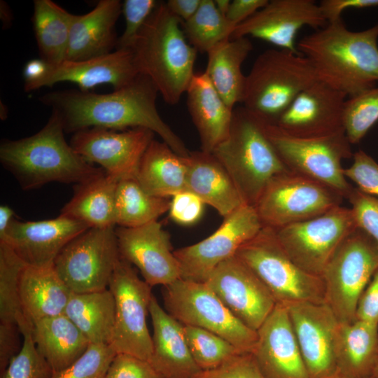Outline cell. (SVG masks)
I'll use <instances>...</instances> for the list:
<instances>
[{"label": "cell", "mask_w": 378, "mask_h": 378, "mask_svg": "<svg viewBox=\"0 0 378 378\" xmlns=\"http://www.w3.org/2000/svg\"><path fill=\"white\" fill-rule=\"evenodd\" d=\"M148 313L153 325V349L149 363L161 378H195L202 370L193 359L183 325L152 296Z\"/></svg>", "instance_id": "cell-25"}, {"label": "cell", "mask_w": 378, "mask_h": 378, "mask_svg": "<svg viewBox=\"0 0 378 378\" xmlns=\"http://www.w3.org/2000/svg\"><path fill=\"white\" fill-rule=\"evenodd\" d=\"M372 378H378V367L377 368L376 370L374 371Z\"/></svg>", "instance_id": "cell-59"}, {"label": "cell", "mask_w": 378, "mask_h": 378, "mask_svg": "<svg viewBox=\"0 0 378 378\" xmlns=\"http://www.w3.org/2000/svg\"><path fill=\"white\" fill-rule=\"evenodd\" d=\"M151 288L139 277L132 265L120 257L108 288L115 301V325L110 346L116 354H127L149 361L153 344L146 315L153 296Z\"/></svg>", "instance_id": "cell-13"}, {"label": "cell", "mask_w": 378, "mask_h": 378, "mask_svg": "<svg viewBox=\"0 0 378 378\" xmlns=\"http://www.w3.org/2000/svg\"><path fill=\"white\" fill-rule=\"evenodd\" d=\"M262 224L253 206L244 204L224 218L210 236L194 244L174 251L181 279L204 283L222 262L254 237Z\"/></svg>", "instance_id": "cell-15"}, {"label": "cell", "mask_w": 378, "mask_h": 378, "mask_svg": "<svg viewBox=\"0 0 378 378\" xmlns=\"http://www.w3.org/2000/svg\"><path fill=\"white\" fill-rule=\"evenodd\" d=\"M88 228L85 223L60 214L38 221L14 219L0 242L8 245L28 265L50 266L72 239Z\"/></svg>", "instance_id": "cell-23"}, {"label": "cell", "mask_w": 378, "mask_h": 378, "mask_svg": "<svg viewBox=\"0 0 378 378\" xmlns=\"http://www.w3.org/2000/svg\"><path fill=\"white\" fill-rule=\"evenodd\" d=\"M204 204L198 196L190 191L178 192L170 200L169 216L180 225L194 224L201 218Z\"/></svg>", "instance_id": "cell-49"}, {"label": "cell", "mask_w": 378, "mask_h": 378, "mask_svg": "<svg viewBox=\"0 0 378 378\" xmlns=\"http://www.w3.org/2000/svg\"><path fill=\"white\" fill-rule=\"evenodd\" d=\"M353 159L352 164L344 169V175L363 192L378 197V163L361 150L353 154Z\"/></svg>", "instance_id": "cell-45"}, {"label": "cell", "mask_w": 378, "mask_h": 378, "mask_svg": "<svg viewBox=\"0 0 378 378\" xmlns=\"http://www.w3.org/2000/svg\"><path fill=\"white\" fill-rule=\"evenodd\" d=\"M168 198L153 196L146 192L134 178L118 183L115 193V224L135 227L158 220L169 211Z\"/></svg>", "instance_id": "cell-37"}, {"label": "cell", "mask_w": 378, "mask_h": 378, "mask_svg": "<svg viewBox=\"0 0 378 378\" xmlns=\"http://www.w3.org/2000/svg\"><path fill=\"white\" fill-rule=\"evenodd\" d=\"M27 264L0 242V323L18 325L25 320L20 300L21 273Z\"/></svg>", "instance_id": "cell-39"}, {"label": "cell", "mask_w": 378, "mask_h": 378, "mask_svg": "<svg viewBox=\"0 0 378 378\" xmlns=\"http://www.w3.org/2000/svg\"><path fill=\"white\" fill-rule=\"evenodd\" d=\"M235 255L261 280L276 304L325 303L321 277L303 270L288 257L274 229L262 227Z\"/></svg>", "instance_id": "cell-7"}, {"label": "cell", "mask_w": 378, "mask_h": 378, "mask_svg": "<svg viewBox=\"0 0 378 378\" xmlns=\"http://www.w3.org/2000/svg\"><path fill=\"white\" fill-rule=\"evenodd\" d=\"M20 334L18 325L0 323V374L22 347L19 344Z\"/></svg>", "instance_id": "cell-51"}, {"label": "cell", "mask_w": 378, "mask_h": 378, "mask_svg": "<svg viewBox=\"0 0 378 378\" xmlns=\"http://www.w3.org/2000/svg\"><path fill=\"white\" fill-rule=\"evenodd\" d=\"M186 93L201 150L211 153L230 133L233 109L225 103L204 71L194 74Z\"/></svg>", "instance_id": "cell-27"}, {"label": "cell", "mask_w": 378, "mask_h": 378, "mask_svg": "<svg viewBox=\"0 0 378 378\" xmlns=\"http://www.w3.org/2000/svg\"><path fill=\"white\" fill-rule=\"evenodd\" d=\"M64 314L91 344L110 346L115 325V301L108 288L72 292Z\"/></svg>", "instance_id": "cell-35"}, {"label": "cell", "mask_w": 378, "mask_h": 378, "mask_svg": "<svg viewBox=\"0 0 378 378\" xmlns=\"http://www.w3.org/2000/svg\"><path fill=\"white\" fill-rule=\"evenodd\" d=\"M356 228L352 209L340 205L316 217L274 230L288 257L303 270L321 276L335 251Z\"/></svg>", "instance_id": "cell-12"}, {"label": "cell", "mask_w": 378, "mask_h": 378, "mask_svg": "<svg viewBox=\"0 0 378 378\" xmlns=\"http://www.w3.org/2000/svg\"><path fill=\"white\" fill-rule=\"evenodd\" d=\"M257 334L251 354L266 378H309L286 306L276 304Z\"/></svg>", "instance_id": "cell-24"}, {"label": "cell", "mask_w": 378, "mask_h": 378, "mask_svg": "<svg viewBox=\"0 0 378 378\" xmlns=\"http://www.w3.org/2000/svg\"><path fill=\"white\" fill-rule=\"evenodd\" d=\"M71 293L54 265H26L21 273V309L25 320L32 326L39 320L64 314Z\"/></svg>", "instance_id": "cell-29"}, {"label": "cell", "mask_w": 378, "mask_h": 378, "mask_svg": "<svg viewBox=\"0 0 378 378\" xmlns=\"http://www.w3.org/2000/svg\"><path fill=\"white\" fill-rule=\"evenodd\" d=\"M1 19L4 25H8L11 21V13L7 4L1 1Z\"/></svg>", "instance_id": "cell-56"}, {"label": "cell", "mask_w": 378, "mask_h": 378, "mask_svg": "<svg viewBox=\"0 0 378 378\" xmlns=\"http://www.w3.org/2000/svg\"><path fill=\"white\" fill-rule=\"evenodd\" d=\"M122 7L118 0H100L90 12L72 14L65 60H85L112 52L118 39L115 27Z\"/></svg>", "instance_id": "cell-26"}, {"label": "cell", "mask_w": 378, "mask_h": 378, "mask_svg": "<svg viewBox=\"0 0 378 378\" xmlns=\"http://www.w3.org/2000/svg\"><path fill=\"white\" fill-rule=\"evenodd\" d=\"M105 378V377H104Z\"/></svg>", "instance_id": "cell-60"}, {"label": "cell", "mask_w": 378, "mask_h": 378, "mask_svg": "<svg viewBox=\"0 0 378 378\" xmlns=\"http://www.w3.org/2000/svg\"><path fill=\"white\" fill-rule=\"evenodd\" d=\"M18 328L23 339L22 347L0 378H52L54 371L36 346L32 326L25 321Z\"/></svg>", "instance_id": "cell-42"}, {"label": "cell", "mask_w": 378, "mask_h": 378, "mask_svg": "<svg viewBox=\"0 0 378 378\" xmlns=\"http://www.w3.org/2000/svg\"><path fill=\"white\" fill-rule=\"evenodd\" d=\"M327 24L313 0H271L237 26L231 38L251 36L279 49L299 52L295 45L299 30L307 26L317 30Z\"/></svg>", "instance_id": "cell-18"}, {"label": "cell", "mask_w": 378, "mask_h": 378, "mask_svg": "<svg viewBox=\"0 0 378 378\" xmlns=\"http://www.w3.org/2000/svg\"><path fill=\"white\" fill-rule=\"evenodd\" d=\"M182 26L189 43L197 51L206 53L231 38L235 29L218 12L214 0H201L195 13Z\"/></svg>", "instance_id": "cell-38"}, {"label": "cell", "mask_w": 378, "mask_h": 378, "mask_svg": "<svg viewBox=\"0 0 378 378\" xmlns=\"http://www.w3.org/2000/svg\"><path fill=\"white\" fill-rule=\"evenodd\" d=\"M357 227L378 244V197L354 188L348 197Z\"/></svg>", "instance_id": "cell-46"}, {"label": "cell", "mask_w": 378, "mask_h": 378, "mask_svg": "<svg viewBox=\"0 0 378 378\" xmlns=\"http://www.w3.org/2000/svg\"><path fill=\"white\" fill-rule=\"evenodd\" d=\"M115 230L120 257L136 266L149 286H166L181 278L170 236L160 222Z\"/></svg>", "instance_id": "cell-19"}, {"label": "cell", "mask_w": 378, "mask_h": 378, "mask_svg": "<svg viewBox=\"0 0 378 378\" xmlns=\"http://www.w3.org/2000/svg\"><path fill=\"white\" fill-rule=\"evenodd\" d=\"M222 164L245 204L255 206L270 181L290 170L265 134L262 121L234 107L227 137L211 153Z\"/></svg>", "instance_id": "cell-5"}, {"label": "cell", "mask_w": 378, "mask_h": 378, "mask_svg": "<svg viewBox=\"0 0 378 378\" xmlns=\"http://www.w3.org/2000/svg\"><path fill=\"white\" fill-rule=\"evenodd\" d=\"M356 319L378 325V269L359 299Z\"/></svg>", "instance_id": "cell-50"}, {"label": "cell", "mask_w": 378, "mask_h": 378, "mask_svg": "<svg viewBox=\"0 0 378 378\" xmlns=\"http://www.w3.org/2000/svg\"><path fill=\"white\" fill-rule=\"evenodd\" d=\"M31 332L38 351L54 372L74 363L91 344L64 314L35 322Z\"/></svg>", "instance_id": "cell-32"}, {"label": "cell", "mask_w": 378, "mask_h": 378, "mask_svg": "<svg viewBox=\"0 0 378 378\" xmlns=\"http://www.w3.org/2000/svg\"><path fill=\"white\" fill-rule=\"evenodd\" d=\"M378 269V244L356 228L342 242L322 274L325 303L339 323L356 320L359 299Z\"/></svg>", "instance_id": "cell-8"}, {"label": "cell", "mask_w": 378, "mask_h": 378, "mask_svg": "<svg viewBox=\"0 0 378 378\" xmlns=\"http://www.w3.org/2000/svg\"><path fill=\"white\" fill-rule=\"evenodd\" d=\"M201 0H169L165 2L168 9L183 22L188 20L197 11Z\"/></svg>", "instance_id": "cell-54"}, {"label": "cell", "mask_w": 378, "mask_h": 378, "mask_svg": "<svg viewBox=\"0 0 378 378\" xmlns=\"http://www.w3.org/2000/svg\"><path fill=\"white\" fill-rule=\"evenodd\" d=\"M155 133L136 127L118 132L89 128L73 134L70 145L83 159L98 164L118 181L134 178L141 158Z\"/></svg>", "instance_id": "cell-16"}, {"label": "cell", "mask_w": 378, "mask_h": 378, "mask_svg": "<svg viewBox=\"0 0 378 378\" xmlns=\"http://www.w3.org/2000/svg\"><path fill=\"white\" fill-rule=\"evenodd\" d=\"M326 378H351V377H346V376H344V375H342L338 372H335V374H333L331 376H329V377H327Z\"/></svg>", "instance_id": "cell-58"}, {"label": "cell", "mask_w": 378, "mask_h": 378, "mask_svg": "<svg viewBox=\"0 0 378 378\" xmlns=\"http://www.w3.org/2000/svg\"><path fill=\"white\" fill-rule=\"evenodd\" d=\"M120 258L115 227H90L61 251L54 267L71 292H94L108 288Z\"/></svg>", "instance_id": "cell-14"}, {"label": "cell", "mask_w": 378, "mask_h": 378, "mask_svg": "<svg viewBox=\"0 0 378 378\" xmlns=\"http://www.w3.org/2000/svg\"><path fill=\"white\" fill-rule=\"evenodd\" d=\"M72 14L50 0H35L32 22L41 58L50 64L66 59Z\"/></svg>", "instance_id": "cell-36"}, {"label": "cell", "mask_w": 378, "mask_h": 378, "mask_svg": "<svg viewBox=\"0 0 378 378\" xmlns=\"http://www.w3.org/2000/svg\"><path fill=\"white\" fill-rule=\"evenodd\" d=\"M164 287L165 310L175 319L212 332L241 352L251 353L257 331L235 317L205 283L180 278Z\"/></svg>", "instance_id": "cell-10"}, {"label": "cell", "mask_w": 378, "mask_h": 378, "mask_svg": "<svg viewBox=\"0 0 378 378\" xmlns=\"http://www.w3.org/2000/svg\"><path fill=\"white\" fill-rule=\"evenodd\" d=\"M262 123L266 136L290 170L348 198L354 188L344 175L342 161L353 154L344 131L321 137H299L285 132L275 124Z\"/></svg>", "instance_id": "cell-9"}, {"label": "cell", "mask_w": 378, "mask_h": 378, "mask_svg": "<svg viewBox=\"0 0 378 378\" xmlns=\"http://www.w3.org/2000/svg\"><path fill=\"white\" fill-rule=\"evenodd\" d=\"M317 80L312 63L300 52L266 50L246 76L241 103L262 122L276 124L295 97Z\"/></svg>", "instance_id": "cell-6"}, {"label": "cell", "mask_w": 378, "mask_h": 378, "mask_svg": "<svg viewBox=\"0 0 378 378\" xmlns=\"http://www.w3.org/2000/svg\"><path fill=\"white\" fill-rule=\"evenodd\" d=\"M64 133L60 118L52 111L47 123L34 135L3 140L0 161L26 190L50 182L78 185L105 172L79 155Z\"/></svg>", "instance_id": "cell-3"}, {"label": "cell", "mask_w": 378, "mask_h": 378, "mask_svg": "<svg viewBox=\"0 0 378 378\" xmlns=\"http://www.w3.org/2000/svg\"><path fill=\"white\" fill-rule=\"evenodd\" d=\"M343 197L327 186L288 170L273 178L254 207L263 227H282L340 206Z\"/></svg>", "instance_id": "cell-11"}, {"label": "cell", "mask_w": 378, "mask_h": 378, "mask_svg": "<svg viewBox=\"0 0 378 378\" xmlns=\"http://www.w3.org/2000/svg\"><path fill=\"white\" fill-rule=\"evenodd\" d=\"M253 49L247 37L227 39L207 53L204 72L225 103L232 109L241 103L246 76L241 70L243 62Z\"/></svg>", "instance_id": "cell-33"}, {"label": "cell", "mask_w": 378, "mask_h": 378, "mask_svg": "<svg viewBox=\"0 0 378 378\" xmlns=\"http://www.w3.org/2000/svg\"><path fill=\"white\" fill-rule=\"evenodd\" d=\"M204 283L235 317L255 331L276 304L265 284L236 255L219 264Z\"/></svg>", "instance_id": "cell-17"}, {"label": "cell", "mask_w": 378, "mask_h": 378, "mask_svg": "<svg viewBox=\"0 0 378 378\" xmlns=\"http://www.w3.org/2000/svg\"><path fill=\"white\" fill-rule=\"evenodd\" d=\"M118 182L104 172L76 185L74 196L64 206L60 215L80 220L90 227H115Z\"/></svg>", "instance_id": "cell-34"}, {"label": "cell", "mask_w": 378, "mask_h": 378, "mask_svg": "<svg viewBox=\"0 0 378 378\" xmlns=\"http://www.w3.org/2000/svg\"><path fill=\"white\" fill-rule=\"evenodd\" d=\"M214 5L218 12L223 16H226L230 6V0H214Z\"/></svg>", "instance_id": "cell-57"}, {"label": "cell", "mask_w": 378, "mask_h": 378, "mask_svg": "<svg viewBox=\"0 0 378 378\" xmlns=\"http://www.w3.org/2000/svg\"><path fill=\"white\" fill-rule=\"evenodd\" d=\"M286 307L309 378L335 374L338 321L331 309L326 303L298 302Z\"/></svg>", "instance_id": "cell-21"}, {"label": "cell", "mask_w": 378, "mask_h": 378, "mask_svg": "<svg viewBox=\"0 0 378 378\" xmlns=\"http://www.w3.org/2000/svg\"><path fill=\"white\" fill-rule=\"evenodd\" d=\"M182 25L160 1L131 49L139 73L150 78L169 105L178 104L195 74L198 51L189 43Z\"/></svg>", "instance_id": "cell-4"}, {"label": "cell", "mask_w": 378, "mask_h": 378, "mask_svg": "<svg viewBox=\"0 0 378 378\" xmlns=\"http://www.w3.org/2000/svg\"><path fill=\"white\" fill-rule=\"evenodd\" d=\"M195 378H266L251 353L240 354L217 368L202 371Z\"/></svg>", "instance_id": "cell-47"}, {"label": "cell", "mask_w": 378, "mask_h": 378, "mask_svg": "<svg viewBox=\"0 0 378 378\" xmlns=\"http://www.w3.org/2000/svg\"><path fill=\"white\" fill-rule=\"evenodd\" d=\"M298 52L312 63L318 80L347 97L378 82V23L361 30L348 29L342 20L303 37Z\"/></svg>", "instance_id": "cell-2"}, {"label": "cell", "mask_w": 378, "mask_h": 378, "mask_svg": "<svg viewBox=\"0 0 378 378\" xmlns=\"http://www.w3.org/2000/svg\"><path fill=\"white\" fill-rule=\"evenodd\" d=\"M185 158L164 141L153 139L141 158L135 178L153 196L173 197L187 190Z\"/></svg>", "instance_id": "cell-31"}, {"label": "cell", "mask_w": 378, "mask_h": 378, "mask_svg": "<svg viewBox=\"0 0 378 378\" xmlns=\"http://www.w3.org/2000/svg\"><path fill=\"white\" fill-rule=\"evenodd\" d=\"M158 93L150 78L139 74L127 85L107 94L53 91L39 99L59 115L66 133L94 127L118 131L144 127L157 134L176 153L188 157L190 151L158 111Z\"/></svg>", "instance_id": "cell-1"}, {"label": "cell", "mask_w": 378, "mask_h": 378, "mask_svg": "<svg viewBox=\"0 0 378 378\" xmlns=\"http://www.w3.org/2000/svg\"><path fill=\"white\" fill-rule=\"evenodd\" d=\"M115 355L108 345L90 344L78 360L65 369L54 372L52 378H104Z\"/></svg>", "instance_id": "cell-43"}, {"label": "cell", "mask_w": 378, "mask_h": 378, "mask_svg": "<svg viewBox=\"0 0 378 378\" xmlns=\"http://www.w3.org/2000/svg\"><path fill=\"white\" fill-rule=\"evenodd\" d=\"M185 160L187 190L224 218L245 204L227 170L212 153L190 151Z\"/></svg>", "instance_id": "cell-28"}, {"label": "cell", "mask_w": 378, "mask_h": 378, "mask_svg": "<svg viewBox=\"0 0 378 378\" xmlns=\"http://www.w3.org/2000/svg\"><path fill=\"white\" fill-rule=\"evenodd\" d=\"M160 1L156 0H125L122 13L125 29L118 38L115 49H132L137 36Z\"/></svg>", "instance_id": "cell-44"}, {"label": "cell", "mask_w": 378, "mask_h": 378, "mask_svg": "<svg viewBox=\"0 0 378 378\" xmlns=\"http://www.w3.org/2000/svg\"><path fill=\"white\" fill-rule=\"evenodd\" d=\"M377 122L378 87H373L346 99L343 126L351 144L359 143Z\"/></svg>", "instance_id": "cell-41"}, {"label": "cell", "mask_w": 378, "mask_h": 378, "mask_svg": "<svg viewBox=\"0 0 378 378\" xmlns=\"http://www.w3.org/2000/svg\"><path fill=\"white\" fill-rule=\"evenodd\" d=\"M318 6L328 23L342 20V13L349 8L378 6V0H322Z\"/></svg>", "instance_id": "cell-52"}, {"label": "cell", "mask_w": 378, "mask_h": 378, "mask_svg": "<svg viewBox=\"0 0 378 378\" xmlns=\"http://www.w3.org/2000/svg\"><path fill=\"white\" fill-rule=\"evenodd\" d=\"M336 372L351 378H372L378 367V325L355 320L337 323Z\"/></svg>", "instance_id": "cell-30"}, {"label": "cell", "mask_w": 378, "mask_h": 378, "mask_svg": "<svg viewBox=\"0 0 378 378\" xmlns=\"http://www.w3.org/2000/svg\"><path fill=\"white\" fill-rule=\"evenodd\" d=\"M105 378H161L150 363L127 354H117Z\"/></svg>", "instance_id": "cell-48"}, {"label": "cell", "mask_w": 378, "mask_h": 378, "mask_svg": "<svg viewBox=\"0 0 378 378\" xmlns=\"http://www.w3.org/2000/svg\"><path fill=\"white\" fill-rule=\"evenodd\" d=\"M268 1V0L231 1L229 10L225 17L236 27L263 8Z\"/></svg>", "instance_id": "cell-53"}, {"label": "cell", "mask_w": 378, "mask_h": 378, "mask_svg": "<svg viewBox=\"0 0 378 378\" xmlns=\"http://www.w3.org/2000/svg\"><path fill=\"white\" fill-rule=\"evenodd\" d=\"M183 331L191 355L202 371L217 368L234 356L244 354L225 339L205 329L183 326Z\"/></svg>", "instance_id": "cell-40"}, {"label": "cell", "mask_w": 378, "mask_h": 378, "mask_svg": "<svg viewBox=\"0 0 378 378\" xmlns=\"http://www.w3.org/2000/svg\"><path fill=\"white\" fill-rule=\"evenodd\" d=\"M139 74L132 50L115 49L109 54L90 59L64 60L57 64L45 62L41 76L24 83V88L29 92L60 82H71L82 91H88L101 84H110L115 90L129 84Z\"/></svg>", "instance_id": "cell-20"}, {"label": "cell", "mask_w": 378, "mask_h": 378, "mask_svg": "<svg viewBox=\"0 0 378 378\" xmlns=\"http://www.w3.org/2000/svg\"><path fill=\"white\" fill-rule=\"evenodd\" d=\"M14 211L7 205L0 206V239L4 237L14 218Z\"/></svg>", "instance_id": "cell-55"}, {"label": "cell", "mask_w": 378, "mask_h": 378, "mask_svg": "<svg viewBox=\"0 0 378 378\" xmlns=\"http://www.w3.org/2000/svg\"><path fill=\"white\" fill-rule=\"evenodd\" d=\"M346 99L344 93L318 80L295 97L275 125L299 137H321L344 131Z\"/></svg>", "instance_id": "cell-22"}]
</instances>
